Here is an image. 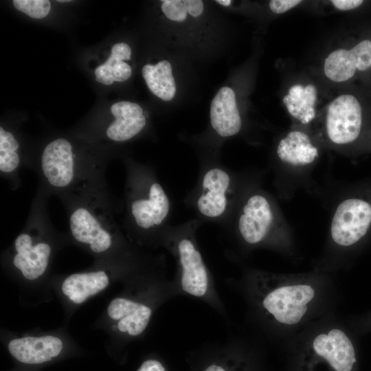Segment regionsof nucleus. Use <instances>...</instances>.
Returning a JSON list of instances; mask_svg holds the SVG:
<instances>
[{"label":"nucleus","mask_w":371,"mask_h":371,"mask_svg":"<svg viewBox=\"0 0 371 371\" xmlns=\"http://www.w3.org/2000/svg\"><path fill=\"white\" fill-rule=\"evenodd\" d=\"M238 207V211H232L223 226L233 223L235 234L247 246L256 247L267 242L274 225L269 200L262 194L253 193Z\"/></svg>","instance_id":"6"},{"label":"nucleus","mask_w":371,"mask_h":371,"mask_svg":"<svg viewBox=\"0 0 371 371\" xmlns=\"http://www.w3.org/2000/svg\"><path fill=\"white\" fill-rule=\"evenodd\" d=\"M58 2H65V1H69L68 0H58Z\"/></svg>","instance_id":"32"},{"label":"nucleus","mask_w":371,"mask_h":371,"mask_svg":"<svg viewBox=\"0 0 371 371\" xmlns=\"http://www.w3.org/2000/svg\"><path fill=\"white\" fill-rule=\"evenodd\" d=\"M41 169L49 183L56 188L70 185L74 178L72 146L63 138L48 144L41 157Z\"/></svg>","instance_id":"10"},{"label":"nucleus","mask_w":371,"mask_h":371,"mask_svg":"<svg viewBox=\"0 0 371 371\" xmlns=\"http://www.w3.org/2000/svg\"><path fill=\"white\" fill-rule=\"evenodd\" d=\"M128 214L142 236L159 245L171 214V201L155 172L147 168H131Z\"/></svg>","instance_id":"2"},{"label":"nucleus","mask_w":371,"mask_h":371,"mask_svg":"<svg viewBox=\"0 0 371 371\" xmlns=\"http://www.w3.org/2000/svg\"><path fill=\"white\" fill-rule=\"evenodd\" d=\"M218 3L224 5V6H228L231 4L232 1L230 0H217L216 1Z\"/></svg>","instance_id":"31"},{"label":"nucleus","mask_w":371,"mask_h":371,"mask_svg":"<svg viewBox=\"0 0 371 371\" xmlns=\"http://www.w3.org/2000/svg\"><path fill=\"white\" fill-rule=\"evenodd\" d=\"M131 49L126 43H117L111 48L107 60L95 69V80L104 85H109L113 82H124L132 73L131 67L124 60L131 59Z\"/></svg>","instance_id":"18"},{"label":"nucleus","mask_w":371,"mask_h":371,"mask_svg":"<svg viewBox=\"0 0 371 371\" xmlns=\"http://www.w3.org/2000/svg\"><path fill=\"white\" fill-rule=\"evenodd\" d=\"M13 4L18 10L34 19L45 17L51 8L48 0H14Z\"/></svg>","instance_id":"22"},{"label":"nucleus","mask_w":371,"mask_h":371,"mask_svg":"<svg viewBox=\"0 0 371 371\" xmlns=\"http://www.w3.org/2000/svg\"><path fill=\"white\" fill-rule=\"evenodd\" d=\"M161 8L166 16L171 21L182 22L187 17L185 0H164Z\"/></svg>","instance_id":"23"},{"label":"nucleus","mask_w":371,"mask_h":371,"mask_svg":"<svg viewBox=\"0 0 371 371\" xmlns=\"http://www.w3.org/2000/svg\"><path fill=\"white\" fill-rule=\"evenodd\" d=\"M62 340L55 336H27L12 339L8 348L17 361L27 364H39L56 357L62 351Z\"/></svg>","instance_id":"11"},{"label":"nucleus","mask_w":371,"mask_h":371,"mask_svg":"<svg viewBox=\"0 0 371 371\" xmlns=\"http://www.w3.org/2000/svg\"><path fill=\"white\" fill-rule=\"evenodd\" d=\"M245 289L256 311L265 319L287 325L299 323L315 296L314 289L306 284L269 286L263 276L254 273L245 278Z\"/></svg>","instance_id":"4"},{"label":"nucleus","mask_w":371,"mask_h":371,"mask_svg":"<svg viewBox=\"0 0 371 371\" xmlns=\"http://www.w3.org/2000/svg\"><path fill=\"white\" fill-rule=\"evenodd\" d=\"M137 371H168L159 359L150 358L144 361Z\"/></svg>","instance_id":"26"},{"label":"nucleus","mask_w":371,"mask_h":371,"mask_svg":"<svg viewBox=\"0 0 371 371\" xmlns=\"http://www.w3.org/2000/svg\"><path fill=\"white\" fill-rule=\"evenodd\" d=\"M19 144L14 135L0 128V170L5 173L13 172L19 165V156L16 150Z\"/></svg>","instance_id":"21"},{"label":"nucleus","mask_w":371,"mask_h":371,"mask_svg":"<svg viewBox=\"0 0 371 371\" xmlns=\"http://www.w3.org/2000/svg\"><path fill=\"white\" fill-rule=\"evenodd\" d=\"M109 284V277L103 271L73 273L62 284V291L71 302L81 304L88 297L102 291Z\"/></svg>","instance_id":"16"},{"label":"nucleus","mask_w":371,"mask_h":371,"mask_svg":"<svg viewBox=\"0 0 371 371\" xmlns=\"http://www.w3.org/2000/svg\"><path fill=\"white\" fill-rule=\"evenodd\" d=\"M331 3L338 10H349L355 9L363 3L362 0H332Z\"/></svg>","instance_id":"27"},{"label":"nucleus","mask_w":371,"mask_h":371,"mask_svg":"<svg viewBox=\"0 0 371 371\" xmlns=\"http://www.w3.org/2000/svg\"><path fill=\"white\" fill-rule=\"evenodd\" d=\"M352 49L357 60V69L364 71L371 67V41H362Z\"/></svg>","instance_id":"24"},{"label":"nucleus","mask_w":371,"mask_h":371,"mask_svg":"<svg viewBox=\"0 0 371 371\" xmlns=\"http://www.w3.org/2000/svg\"><path fill=\"white\" fill-rule=\"evenodd\" d=\"M202 224L194 218L179 225H170L162 234L159 245L165 248L175 260L176 271L172 280L179 296L201 300L227 322L225 304L198 243L196 233Z\"/></svg>","instance_id":"1"},{"label":"nucleus","mask_w":371,"mask_h":371,"mask_svg":"<svg viewBox=\"0 0 371 371\" xmlns=\"http://www.w3.org/2000/svg\"><path fill=\"white\" fill-rule=\"evenodd\" d=\"M69 226L73 237L77 241L88 245L95 253L104 252L112 245L111 234L85 207H78L72 212Z\"/></svg>","instance_id":"13"},{"label":"nucleus","mask_w":371,"mask_h":371,"mask_svg":"<svg viewBox=\"0 0 371 371\" xmlns=\"http://www.w3.org/2000/svg\"><path fill=\"white\" fill-rule=\"evenodd\" d=\"M241 351L234 339L205 344L195 352L201 359L199 371H255Z\"/></svg>","instance_id":"9"},{"label":"nucleus","mask_w":371,"mask_h":371,"mask_svg":"<svg viewBox=\"0 0 371 371\" xmlns=\"http://www.w3.org/2000/svg\"><path fill=\"white\" fill-rule=\"evenodd\" d=\"M234 175L218 160L202 161L194 187L183 200L194 210L203 223L223 225L229 218L237 199Z\"/></svg>","instance_id":"3"},{"label":"nucleus","mask_w":371,"mask_h":371,"mask_svg":"<svg viewBox=\"0 0 371 371\" xmlns=\"http://www.w3.org/2000/svg\"><path fill=\"white\" fill-rule=\"evenodd\" d=\"M142 73L149 90L154 95L164 101H170L174 98L176 85L169 61L145 65Z\"/></svg>","instance_id":"19"},{"label":"nucleus","mask_w":371,"mask_h":371,"mask_svg":"<svg viewBox=\"0 0 371 371\" xmlns=\"http://www.w3.org/2000/svg\"><path fill=\"white\" fill-rule=\"evenodd\" d=\"M188 13L193 17L200 16L203 11V3L201 0H185Z\"/></svg>","instance_id":"28"},{"label":"nucleus","mask_w":371,"mask_h":371,"mask_svg":"<svg viewBox=\"0 0 371 371\" xmlns=\"http://www.w3.org/2000/svg\"><path fill=\"white\" fill-rule=\"evenodd\" d=\"M210 124L216 133L222 137L234 136L240 132L242 121L235 93L231 88H221L212 100Z\"/></svg>","instance_id":"14"},{"label":"nucleus","mask_w":371,"mask_h":371,"mask_svg":"<svg viewBox=\"0 0 371 371\" xmlns=\"http://www.w3.org/2000/svg\"><path fill=\"white\" fill-rule=\"evenodd\" d=\"M371 224V205L361 199H350L337 207L331 223L333 240L347 247L361 239Z\"/></svg>","instance_id":"7"},{"label":"nucleus","mask_w":371,"mask_h":371,"mask_svg":"<svg viewBox=\"0 0 371 371\" xmlns=\"http://www.w3.org/2000/svg\"><path fill=\"white\" fill-rule=\"evenodd\" d=\"M315 115V110L313 107H310L306 112H305V117L304 120L302 121V124H308L310 122Z\"/></svg>","instance_id":"30"},{"label":"nucleus","mask_w":371,"mask_h":371,"mask_svg":"<svg viewBox=\"0 0 371 371\" xmlns=\"http://www.w3.org/2000/svg\"><path fill=\"white\" fill-rule=\"evenodd\" d=\"M304 93V88L300 85L291 87L289 91V95L296 98L299 103L301 101Z\"/></svg>","instance_id":"29"},{"label":"nucleus","mask_w":371,"mask_h":371,"mask_svg":"<svg viewBox=\"0 0 371 371\" xmlns=\"http://www.w3.org/2000/svg\"><path fill=\"white\" fill-rule=\"evenodd\" d=\"M277 154L283 162L296 166L312 163L317 157L318 151L306 133L294 131L280 140Z\"/></svg>","instance_id":"17"},{"label":"nucleus","mask_w":371,"mask_h":371,"mask_svg":"<svg viewBox=\"0 0 371 371\" xmlns=\"http://www.w3.org/2000/svg\"><path fill=\"white\" fill-rule=\"evenodd\" d=\"M361 126V107L357 98L349 94L341 95L328 106L326 132L330 139L337 144L355 140Z\"/></svg>","instance_id":"8"},{"label":"nucleus","mask_w":371,"mask_h":371,"mask_svg":"<svg viewBox=\"0 0 371 371\" xmlns=\"http://www.w3.org/2000/svg\"><path fill=\"white\" fill-rule=\"evenodd\" d=\"M16 254L13 258L14 265L27 280H34L45 271L51 254L49 245L45 243L32 244L30 235L21 234L14 242Z\"/></svg>","instance_id":"12"},{"label":"nucleus","mask_w":371,"mask_h":371,"mask_svg":"<svg viewBox=\"0 0 371 371\" xmlns=\"http://www.w3.org/2000/svg\"><path fill=\"white\" fill-rule=\"evenodd\" d=\"M143 294V293H142ZM118 297L109 304L107 314L116 322L118 332L128 337L140 336L147 328L156 308L178 297L172 280L164 277L143 297Z\"/></svg>","instance_id":"5"},{"label":"nucleus","mask_w":371,"mask_h":371,"mask_svg":"<svg viewBox=\"0 0 371 371\" xmlns=\"http://www.w3.org/2000/svg\"><path fill=\"white\" fill-rule=\"evenodd\" d=\"M301 3L300 0H271L269 1L271 10L276 14L288 11Z\"/></svg>","instance_id":"25"},{"label":"nucleus","mask_w":371,"mask_h":371,"mask_svg":"<svg viewBox=\"0 0 371 371\" xmlns=\"http://www.w3.org/2000/svg\"><path fill=\"white\" fill-rule=\"evenodd\" d=\"M111 111L115 120L107 128L106 135L113 141L129 140L146 126V116L142 107L136 103L120 101L111 106Z\"/></svg>","instance_id":"15"},{"label":"nucleus","mask_w":371,"mask_h":371,"mask_svg":"<svg viewBox=\"0 0 371 371\" xmlns=\"http://www.w3.org/2000/svg\"><path fill=\"white\" fill-rule=\"evenodd\" d=\"M357 60L353 49H338L332 52L324 61V71L330 80L344 82L351 78L357 70Z\"/></svg>","instance_id":"20"}]
</instances>
